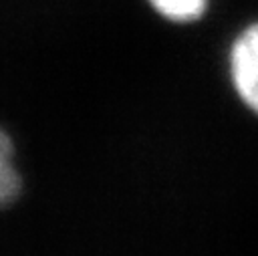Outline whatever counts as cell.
I'll list each match as a JSON object with an SVG mask.
<instances>
[{"label":"cell","mask_w":258,"mask_h":256,"mask_svg":"<svg viewBox=\"0 0 258 256\" xmlns=\"http://www.w3.org/2000/svg\"><path fill=\"white\" fill-rule=\"evenodd\" d=\"M230 77L240 99L258 113V22L244 28L230 48Z\"/></svg>","instance_id":"6da1fadb"},{"label":"cell","mask_w":258,"mask_h":256,"mask_svg":"<svg viewBox=\"0 0 258 256\" xmlns=\"http://www.w3.org/2000/svg\"><path fill=\"white\" fill-rule=\"evenodd\" d=\"M149 4L173 22H191L208 8V0H149Z\"/></svg>","instance_id":"3957f363"},{"label":"cell","mask_w":258,"mask_h":256,"mask_svg":"<svg viewBox=\"0 0 258 256\" xmlns=\"http://www.w3.org/2000/svg\"><path fill=\"white\" fill-rule=\"evenodd\" d=\"M20 191V173L14 165V147L0 129V206L10 204Z\"/></svg>","instance_id":"7a4b0ae2"}]
</instances>
